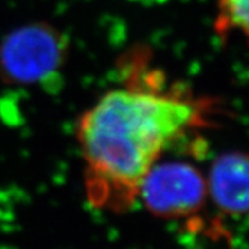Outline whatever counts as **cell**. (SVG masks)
I'll list each match as a JSON object with an SVG mask.
<instances>
[{"mask_svg": "<svg viewBox=\"0 0 249 249\" xmlns=\"http://www.w3.org/2000/svg\"><path fill=\"white\" fill-rule=\"evenodd\" d=\"M208 184L202 173L187 162L155 163L142 180L139 198L157 217L180 219L204 208Z\"/></svg>", "mask_w": 249, "mask_h": 249, "instance_id": "3", "label": "cell"}, {"mask_svg": "<svg viewBox=\"0 0 249 249\" xmlns=\"http://www.w3.org/2000/svg\"><path fill=\"white\" fill-rule=\"evenodd\" d=\"M68 40L46 22H34L11 31L0 42V78L9 85H43L61 71Z\"/></svg>", "mask_w": 249, "mask_h": 249, "instance_id": "2", "label": "cell"}, {"mask_svg": "<svg viewBox=\"0 0 249 249\" xmlns=\"http://www.w3.org/2000/svg\"><path fill=\"white\" fill-rule=\"evenodd\" d=\"M209 106L180 86H165L162 73L151 70L132 72L124 88L100 97L76 124L90 204L129 209L166 148L208 124Z\"/></svg>", "mask_w": 249, "mask_h": 249, "instance_id": "1", "label": "cell"}, {"mask_svg": "<svg viewBox=\"0 0 249 249\" xmlns=\"http://www.w3.org/2000/svg\"><path fill=\"white\" fill-rule=\"evenodd\" d=\"M216 9L217 34H238L249 43V0H216Z\"/></svg>", "mask_w": 249, "mask_h": 249, "instance_id": "5", "label": "cell"}, {"mask_svg": "<svg viewBox=\"0 0 249 249\" xmlns=\"http://www.w3.org/2000/svg\"><path fill=\"white\" fill-rule=\"evenodd\" d=\"M208 194L223 213H249V154L224 152L213 160L206 180Z\"/></svg>", "mask_w": 249, "mask_h": 249, "instance_id": "4", "label": "cell"}]
</instances>
